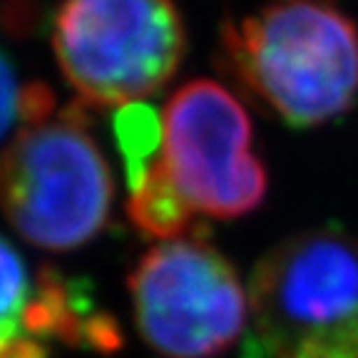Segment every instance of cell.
I'll return each instance as SVG.
<instances>
[{"label":"cell","instance_id":"obj_2","mask_svg":"<svg viewBox=\"0 0 358 358\" xmlns=\"http://www.w3.org/2000/svg\"><path fill=\"white\" fill-rule=\"evenodd\" d=\"M252 358H358V239L294 234L259 259L249 284Z\"/></svg>","mask_w":358,"mask_h":358},{"label":"cell","instance_id":"obj_10","mask_svg":"<svg viewBox=\"0 0 358 358\" xmlns=\"http://www.w3.org/2000/svg\"><path fill=\"white\" fill-rule=\"evenodd\" d=\"M25 92L28 85L17 83L10 60L0 50V137H6L13 124H25Z\"/></svg>","mask_w":358,"mask_h":358},{"label":"cell","instance_id":"obj_3","mask_svg":"<svg viewBox=\"0 0 358 358\" xmlns=\"http://www.w3.org/2000/svg\"><path fill=\"white\" fill-rule=\"evenodd\" d=\"M112 172L83 105L25 124L0 155V212L30 244L85 246L110 219Z\"/></svg>","mask_w":358,"mask_h":358},{"label":"cell","instance_id":"obj_4","mask_svg":"<svg viewBox=\"0 0 358 358\" xmlns=\"http://www.w3.org/2000/svg\"><path fill=\"white\" fill-rule=\"evenodd\" d=\"M52 50L83 107H127L155 95L187 55L174 0H65Z\"/></svg>","mask_w":358,"mask_h":358},{"label":"cell","instance_id":"obj_8","mask_svg":"<svg viewBox=\"0 0 358 358\" xmlns=\"http://www.w3.org/2000/svg\"><path fill=\"white\" fill-rule=\"evenodd\" d=\"M127 214L137 229L162 241L185 236L192 227V219H194L189 207L179 199L174 187L169 185L167 174L159 167L157 157L147 167L145 177L134 187H129Z\"/></svg>","mask_w":358,"mask_h":358},{"label":"cell","instance_id":"obj_6","mask_svg":"<svg viewBox=\"0 0 358 358\" xmlns=\"http://www.w3.org/2000/svg\"><path fill=\"white\" fill-rule=\"evenodd\" d=\"M157 162L192 214L244 217L268 189L244 105L207 78L182 85L167 100Z\"/></svg>","mask_w":358,"mask_h":358},{"label":"cell","instance_id":"obj_5","mask_svg":"<svg viewBox=\"0 0 358 358\" xmlns=\"http://www.w3.org/2000/svg\"><path fill=\"white\" fill-rule=\"evenodd\" d=\"M134 324L164 358H214L249 324V294L209 241H159L129 274Z\"/></svg>","mask_w":358,"mask_h":358},{"label":"cell","instance_id":"obj_1","mask_svg":"<svg viewBox=\"0 0 358 358\" xmlns=\"http://www.w3.org/2000/svg\"><path fill=\"white\" fill-rule=\"evenodd\" d=\"M241 83L291 127H316L358 102V25L326 0H274L224 25Z\"/></svg>","mask_w":358,"mask_h":358},{"label":"cell","instance_id":"obj_7","mask_svg":"<svg viewBox=\"0 0 358 358\" xmlns=\"http://www.w3.org/2000/svg\"><path fill=\"white\" fill-rule=\"evenodd\" d=\"M38 279H33L17 249L0 236V358H48V343L30 334Z\"/></svg>","mask_w":358,"mask_h":358},{"label":"cell","instance_id":"obj_9","mask_svg":"<svg viewBox=\"0 0 358 358\" xmlns=\"http://www.w3.org/2000/svg\"><path fill=\"white\" fill-rule=\"evenodd\" d=\"M120 152L124 157L127 169V185L134 187L145 177L159 147H162V120H157V112L147 105H127L117 112L115 120Z\"/></svg>","mask_w":358,"mask_h":358}]
</instances>
